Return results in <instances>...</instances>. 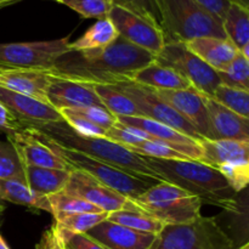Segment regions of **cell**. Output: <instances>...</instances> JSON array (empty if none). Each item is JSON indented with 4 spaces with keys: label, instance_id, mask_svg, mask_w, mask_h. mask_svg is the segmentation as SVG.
Returning <instances> with one entry per match:
<instances>
[{
    "label": "cell",
    "instance_id": "2",
    "mask_svg": "<svg viewBox=\"0 0 249 249\" xmlns=\"http://www.w3.org/2000/svg\"><path fill=\"white\" fill-rule=\"evenodd\" d=\"M143 160L163 181L198 197L203 204H212L232 213L240 208L238 194L215 168L194 160H160L151 157H143Z\"/></svg>",
    "mask_w": 249,
    "mask_h": 249
},
{
    "label": "cell",
    "instance_id": "11",
    "mask_svg": "<svg viewBox=\"0 0 249 249\" xmlns=\"http://www.w3.org/2000/svg\"><path fill=\"white\" fill-rule=\"evenodd\" d=\"M62 192L84 199L105 213H113L118 211H140L131 199L100 184L89 174L79 170H71L70 180Z\"/></svg>",
    "mask_w": 249,
    "mask_h": 249
},
{
    "label": "cell",
    "instance_id": "40",
    "mask_svg": "<svg viewBox=\"0 0 249 249\" xmlns=\"http://www.w3.org/2000/svg\"><path fill=\"white\" fill-rule=\"evenodd\" d=\"M22 129L21 122L0 102V130L9 134H14Z\"/></svg>",
    "mask_w": 249,
    "mask_h": 249
},
{
    "label": "cell",
    "instance_id": "44",
    "mask_svg": "<svg viewBox=\"0 0 249 249\" xmlns=\"http://www.w3.org/2000/svg\"><path fill=\"white\" fill-rule=\"evenodd\" d=\"M230 4H236L240 5V6L246 7V9H249V0H228Z\"/></svg>",
    "mask_w": 249,
    "mask_h": 249
},
{
    "label": "cell",
    "instance_id": "13",
    "mask_svg": "<svg viewBox=\"0 0 249 249\" xmlns=\"http://www.w3.org/2000/svg\"><path fill=\"white\" fill-rule=\"evenodd\" d=\"M117 122L125 126L139 129L150 135L157 142L173 148L194 160H201L202 148L199 141L145 117H117ZM152 140V141H153Z\"/></svg>",
    "mask_w": 249,
    "mask_h": 249
},
{
    "label": "cell",
    "instance_id": "35",
    "mask_svg": "<svg viewBox=\"0 0 249 249\" xmlns=\"http://www.w3.org/2000/svg\"><path fill=\"white\" fill-rule=\"evenodd\" d=\"M66 5L84 18H105L112 7L111 0H51Z\"/></svg>",
    "mask_w": 249,
    "mask_h": 249
},
{
    "label": "cell",
    "instance_id": "25",
    "mask_svg": "<svg viewBox=\"0 0 249 249\" xmlns=\"http://www.w3.org/2000/svg\"><path fill=\"white\" fill-rule=\"evenodd\" d=\"M0 201H7L10 203L51 213L48 197L32 191L23 179L0 180Z\"/></svg>",
    "mask_w": 249,
    "mask_h": 249
},
{
    "label": "cell",
    "instance_id": "20",
    "mask_svg": "<svg viewBox=\"0 0 249 249\" xmlns=\"http://www.w3.org/2000/svg\"><path fill=\"white\" fill-rule=\"evenodd\" d=\"M7 139L16 150L23 165L71 170L68 165L51 151V148L36 140L23 129L14 134H9Z\"/></svg>",
    "mask_w": 249,
    "mask_h": 249
},
{
    "label": "cell",
    "instance_id": "15",
    "mask_svg": "<svg viewBox=\"0 0 249 249\" xmlns=\"http://www.w3.org/2000/svg\"><path fill=\"white\" fill-rule=\"evenodd\" d=\"M46 100L56 111L79 109L87 107H99L106 109L100 97L97 96L92 84L62 78H53L48 89Z\"/></svg>",
    "mask_w": 249,
    "mask_h": 249
},
{
    "label": "cell",
    "instance_id": "46",
    "mask_svg": "<svg viewBox=\"0 0 249 249\" xmlns=\"http://www.w3.org/2000/svg\"><path fill=\"white\" fill-rule=\"evenodd\" d=\"M0 249H10L9 246H7V243L5 242L4 237L1 236V233H0Z\"/></svg>",
    "mask_w": 249,
    "mask_h": 249
},
{
    "label": "cell",
    "instance_id": "26",
    "mask_svg": "<svg viewBox=\"0 0 249 249\" xmlns=\"http://www.w3.org/2000/svg\"><path fill=\"white\" fill-rule=\"evenodd\" d=\"M108 213H77L53 215V229L63 243L75 235L87 233L90 229L107 220Z\"/></svg>",
    "mask_w": 249,
    "mask_h": 249
},
{
    "label": "cell",
    "instance_id": "33",
    "mask_svg": "<svg viewBox=\"0 0 249 249\" xmlns=\"http://www.w3.org/2000/svg\"><path fill=\"white\" fill-rule=\"evenodd\" d=\"M212 97L238 116L249 117V91L220 84Z\"/></svg>",
    "mask_w": 249,
    "mask_h": 249
},
{
    "label": "cell",
    "instance_id": "50",
    "mask_svg": "<svg viewBox=\"0 0 249 249\" xmlns=\"http://www.w3.org/2000/svg\"><path fill=\"white\" fill-rule=\"evenodd\" d=\"M0 68H2V67H1V66H0Z\"/></svg>",
    "mask_w": 249,
    "mask_h": 249
},
{
    "label": "cell",
    "instance_id": "4",
    "mask_svg": "<svg viewBox=\"0 0 249 249\" xmlns=\"http://www.w3.org/2000/svg\"><path fill=\"white\" fill-rule=\"evenodd\" d=\"M22 129L31 134L36 140L43 142L44 145L48 146L49 148H51V151L57 157H60L71 170H79V172L87 173L95 180H97L100 184L114 190L129 199L136 198L151 186L160 182L153 179H142V178L135 177L124 170L89 157L84 153L57 145L33 128L22 125Z\"/></svg>",
    "mask_w": 249,
    "mask_h": 249
},
{
    "label": "cell",
    "instance_id": "34",
    "mask_svg": "<svg viewBox=\"0 0 249 249\" xmlns=\"http://www.w3.org/2000/svg\"><path fill=\"white\" fill-rule=\"evenodd\" d=\"M23 179L24 165L22 164L14 146L7 141H0V180Z\"/></svg>",
    "mask_w": 249,
    "mask_h": 249
},
{
    "label": "cell",
    "instance_id": "38",
    "mask_svg": "<svg viewBox=\"0 0 249 249\" xmlns=\"http://www.w3.org/2000/svg\"><path fill=\"white\" fill-rule=\"evenodd\" d=\"M112 5L121 6L139 15L160 28V15L158 0H111ZM162 29V28H160Z\"/></svg>",
    "mask_w": 249,
    "mask_h": 249
},
{
    "label": "cell",
    "instance_id": "6",
    "mask_svg": "<svg viewBox=\"0 0 249 249\" xmlns=\"http://www.w3.org/2000/svg\"><path fill=\"white\" fill-rule=\"evenodd\" d=\"M235 242L216 216L199 215L182 224H169L156 235L148 249H233Z\"/></svg>",
    "mask_w": 249,
    "mask_h": 249
},
{
    "label": "cell",
    "instance_id": "17",
    "mask_svg": "<svg viewBox=\"0 0 249 249\" xmlns=\"http://www.w3.org/2000/svg\"><path fill=\"white\" fill-rule=\"evenodd\" d=\"M211 124V140H237L249 142L248 118L238 116L212 96L202 94Z\"/></svg>",
    "mask_w": 249,
    "mask_h": 249
},
{
    "label": "cell",
    "instance_id": "9",
    "mask_svg": "<svg viewBox=\"0 0 249 249\" xmlns=\"http://www.w3.org/2000/svg\"><path fill=\"white\" fill-rule=\"evenodd\" d=\"M68 51V36L53 40L0 44V66L49 71L56 60Z\"/></svg>",
    "mask_w": 249,
    "mask_h": 249
},
{
    "label": "cell",
    "instance_id": "10",
    "mask_svg": "<svg viewBox=\"0 0 249 249\" xmlns=\"http://www.w3.org/2000/svg\"><path fill=\"white\" fill-rule=\"evenodd\" d=\"M112 87L121 90L129 99L133 100L142 113V117H145V118L152 119L158 123L170 126V128L175 129V130L180 131V133L185 134V135L190 136L197 141L203 139L195 130L191 124L187 123L175 109H173L169 105L160 100L150 88L142 87V85H139L136 83L130 82V80L118 82Z\"/></svg>",
    "mask_w": 249,
    "mask_h": 249
},
{
    "label": "cell",
    "instance_id": "23",
    "mask_svg": "<svg viewBox=\"0 0 249 249\" xmlns=\"http://www.w3.org/2000/svg\"><path fill=\"white\" fill-rule=\"evenodd\" d=\"M130 82L153 90H184L191 88V83L179 72L156 61L134 73Z\"/></svg>",
    "mask_w": 249,
    "mask_h": 249
},
{
    "label": "cell",
    "instance_id": "41",
    "mask_svg": "<svg viewBox=\"0 0 249 249\" xmlns=\"http://www.w3.org/2000/svg\"><path fill=\"white\" fill-rule=\"evenodd\" d=\"M65 246L66 249H108L92 238H90L85 233L73 236L65 243Z\"/></svg>",
    "mask_w": 249,
    "mask_h": 249
},
{
    "label": "cell",
    "instance_id": "36",
    "mask_svg": "<svg viewBox=\"0 0 249 249\" xmlns=\"http://www.w3.org/2000/svg\"><path fill=\"white\" fill-rule=\"evenodd\" d=\"M105 138L124 146L125 148L135 147V146L142 143L143 141L153 140L150 135H147L143 131L135 128H130V126H125L118 122L106 131Z\"/></svg>",
    "mask_w": 249,
    "mask_h": 249
},
{
    "label": "cell",
    "instance_id": "37",
    "mask_svg": "<svg viewBox=\"0 0 249 249\" xmlns=\"http://www.w3.org/2000/svg\"><path fill=\"white\" fill-rule=\"evenodd\" d=\"M61 117L63 121L75 131L83 136H90V138H105L106 131L101 126L96 125L84 116L77 112L75 109H61Z\"/></svg>",
    "mask_w": 249,
    "mask_h": 249
},
{
    "label": "cell",
    "instance_id": "47",
    "mask_svg": "<svg viewBox=\"0 0 249 249\" xmlns=\"http://www.w3.org/2000/svg\"><path fill=\"white\" fill-rule=\"evenodd\" d=\"M237 249H249V246H248V243H245V245L243 246H241L240 248H237Z\"/></svg>",
    "mask_w": 249,
    "mask_h": 249
},
{
    "label": "cell",
    "instance_id": "21",
    "mask_svg": "<svg viewBox=\"0 0 249 249\" xmlns=\"http://www.w3.org/2000/svg\"><path fill=\"white\" fill-rule=\"evenodd\" d=\"M202 158L199 162L219 169L225 165L249 163V142L237 140L201 139Z\"/></svg>",
    "mask_w": 249,
    "mask_h": 249
},
{
    "label": "cell",
    "instance_id": "28",
    "mask_svg": "<svg viewBox=\"0 0 249 249\" xmlns=\"http://www.w3.org/2000/svg\"><path fill=\"white\" fill-rule=\"evenodd\" d=\"M223 28L238 51L249 45V9L230 4L223 17Z\"/></svg>",
    "mask_w": 249,
    "mask_h": 249
},
{
    "label": "cell",
    "instance_id": "31",
    "mask_svg": "<svg viewBox=\"0 0 249 249\" xmlns=\"http://www.w3.org/2000/svg\"><path fill=\"white\" fill-rule=\"evenodd\" d=\"M216 73L221 84L249 91V58L241 53H238L230 65Z\"/></svg>",
    "mask_w": 249,
    "mask_h": 249
},
{
    "label": "cell",
    "instance_id": "16",
    "mask_svg": "<svg viewBox=\"0 0 249 249\" xmlns=\"http://www.w3.org/2000/svg\"><path fill=\"white\" fill-rule=\"evenodd\" d=\"M53 75L36 68H0V87L48 104L46 94Z\"/></svg>",
    "mask_w": 249,
    "mask_h": 249
},
{
    "label": "cell",
    "instance_id": "19",
    "mask_svg": "<svg viewBox=\"0 0 249 249\" xmlns=\"http://www.w3.org/2000/svg\"><path fill=\"white\" fill-rule=\"evenodd\" d=\"M85 235L108 249H148L156 237L108 220L94 226Z\"/></svg>",
    "mask_w": 249,
    "mask_h": 249
},
{
    "label": "cell",
    "instance_id": "30",
    "mask_svg": "<svg viewBox=\"0 0 249 249\" xmlns=\"http://www.w3.org/2000/svg\"><path fill=\"white\" fill-rule=\"evenodd\" d=\"M107 220L125 226V228L138 231V232L155 236L164 228V224L160 223L157 219L152 218V216L147 215V214L142 213L141 211L113 212V213H108Z\"/></svg>",
    "mask_w": 249,
    "mask_h": 249
},
{
    "label": "cell",
    "instance_id": "45",
    "mask_svg": "<svg viewBox=\"0 0 249 249\" xmlns=\"http://www.w3.org/2000/svg\"><path fill=\"white\" fill-rule=\"evenodd\" d=\"M16 1H19V0H0V7L7 6V5H11Z\"/></svg>",
    "mask_w": 249,
    "mask_h": 249
},
{
    "label": "cell",
    "instance_id": "18",
    "mask_svg": "<svg viewBox=\"0 0 249 249\" xmlns=\"http://www.w3.org/2000/svg\"><path fill=\"white\" fill-rule=\"evenodd\" d=\"M0 102L23 123H53L63 121L60 112L49 104L0 87Z\"/></svg>",
    "mask_w": 249,
    "mask_h": 249
},
{
    "label": "cell",
    "instance_id": "22",
    "mask_svg": "<svg viewBox=\"0 0 249 249\" xmlns=\"http://www.w3.org/2000/svg\"><path fill=\"white\" fill-rule=\"evenodd\" d=\"M191 53L211 66L216 72L230 65L238 55V49L228 38L201 36L184 43Z\"/></svg>",
    "mask_w": 249,
    "mask_h": 249
},
{
    "label": "cell",
    "instance_id": "12",
    "mask_svg": "<svg viewBox=\"0 0 249 249\" xmlns=\"http://www.w3.org/2000/svg\"><path fill=\"white\" fill-rule=\"evenodd\" d=\"M119 36L157 56L165 44L164 34L158 26L121 6L112 5L108 15Z\"/></svg>",
    "mask_w": 249,
    "mask_h": 249
},
{
    "label": "cell",
    "instance_id": "1",
    "mask_svg": "<svg viewBox=\"0 0 249 249\" xmlns=\"http://www.w3.org/2000/svg\"><path fill=\"white\" fill-rule=\"evenodd\" d=\"M156 55L118 36L111 45L88 51H68L49 72L55 78L113 85L130 80L134 73L155 61Z\"/></svg>",
    "mask_w": 249,
    "mask_h": 249
},
{
    "label": "cell",
    "instance_id": "3",
    "mask_svg": "<svg viewBox=\"0 0 249 249\" xmlns=\"http://www.w3.org/2000/svg\"><path fill=\"white\" fill-rule=\"evenodd\" d=\"M21 125L36 129L57 145L84 153L89 157L124 170L131 175L164 182L157 173L153 172L146 164L143 157L106 138H90L80 135L75 133L65 121L45 124L21 122Z\"/></svg>",
    "mask_w": 249,
    "mask_h": 249
},
{
    "label": "cell",
    "instance_id": "8",
    "mask_svg": "<svg viewBox=\"0 0 249 249\" xmlns=\"http://www.w3.org/2000/svg\"><path fill=\"white\" fill-rule=\"evenodd\" d=\"M155 61L179 72L191 83L192 88L207 96H213L221 84L216 71L191 53L181 41H165Z\"/></svg>",
    "mask_w": 249,
    "mask_h": 249
},
{
    "label": "cell",
    "instance_id": "14",
    "mask_svg": "<svg viewBox=\"0 0 249 249\" xmlns=\"http://www.w3.org/2000/svg\"><path fill=\"white\" fill-rule=\"evenodd\" d=\"M153 90V89H152ZM160 100L169 105L191 124L203 139L211 140V124L203 96L195 88L184 90H153Z\"/></svg>",
    "mask_w": 249,
    "mask_h": 249
},
{
    "label": "cell",
    "instance_id": "48",
    "mask_svg": "<svg viewBox=\"0 0 249 249\" xmlns=\"http://www.w3.org/2000/svg\"><path fill=\"white\" fill-rule=\"evenodd\" d=\"M0 209L5 211V206H4V204H2V201H0Z\"/></svg>",
    "mask_w": 249,
    "mask_h": 249
},
{
    "label": "cell",
    "instance_id": "39",
    "mask_svg": "<svg viewBox=\"0 0 249 249\" xmlns=\"http://www.w3.org/2000/svg\"><path fill=\"white\" fill-rule=\"evenodd\" d=\"M131 152L136 153L142 157H151V158H160V160H190L186 156L177 152L173 148L163 145V143L157 142V141H143L140 145L135 147L128 148Z\"/></svg>",
    "mask_w": 249,
    "mask_h": 249
},
{
    "label": "cell",
    "instance_id": "29",
    "mask_svg": "<svg viewBox=\"0 0 249 249\" xmlns=\"http://www.w3.org/2000/svg\"><path fill=\"white\" fill-rule=\"evenodd\" d=\"M105 108L116 117H142L135 102L112 85L92 84Z\"/></svg>",
    "mask_w": 249,
    "mask_h": 249
},
{
    "label": "cell",
    "instance_id": "27",
    "mask_svg": "<svg viewBox=\"0 0 249 249\" xmlns=\"http://www.w3.org/2000/svg\"><path fill=\"white\" fill-rule=\"evenodd\" d=\"M119 36L108 17L100 18L77 40L70 43V51H88L104 49Z\"/></svg>",
    "mask_w": 249,
    "mask_h": 249
},
{
    "label": "cell",
    "instance_id": "7",
    "mask_svg": "<svg viewBox=\"0 0 249 249\" xmlns=\"http://www.w3.org/2000/svg\"><path fill=\"white\" fill-rule=\"evenodd\" d=\"M131 201L142 213L164 225L194 220L201 215L203 206L198 197L169 182H158Z\"/></svg>",
    "mask_w": 249,
    "mask_h": 249
},
{
    "label": "cell",
    "instance_id": "42",
    "mask_svg": "<svg viewBox=\"0 0 249 249\" xmlns=\"http://www.w3.org/2000/svg\"><path fill=\"white\" fill-rule=\"evenodd\" d=\"M36 249H66V246L57 236L53 226L51 225V228L43 233L40 241L36 246Z\"/></svg>",
    "mask_w": 249,
    "mask_h": 249
},
{
    "label": "cell",
    "instance_id": "43",
    "mask_svg": "<svg viewBox=\"0 0 249 249\" xmlns=\"http://www.w3.org/2000/svg\"><path fill=\"white\" fill-rule=\"evenodd\" d=\"M196 1L201 6H203L207 11L219 17L221 21H223V17L225 16L226 10L230 6V2L228 0H196Z\"/></svg>",
    "mask_w": 249,
    "mask_h": 249
},
{
    "label": "cell",
    "instance_id": "49",
    "mask_svg": "<svg viewBox=\"0 0 249 249\" xmlns=\"http://www.w3.org/2000/svg\"><path fill=\"white\" fill-rule=\"evenodd\" d=\"M2 212H4V211H2V209H0V215H1V213H2Z\"/></svg>",
    "mask_w": 249,
    "mask_h": 249
},
{
    "label": "cell",
    "instance_id": "24",
    "mask_svg": "<svg viewBox=\"0 0 249 249\" xmlns=\"http://www.w3.org/2000/svg\"><path fill=\"white\" fill-rule=\"evenodd\" d=\"M71 170L24 165V178L29 189L40 196H50L65 190Z\"/></svg>",
    "mask_w": 249,
    "mask_h": 249
},
{
    "label": "cell",
    "instance_id": "32",
    "mask_svg": "<svg viewBox=\"0 0 249 249\" xmlns=\"http://www.w3.org/2000/svg\"><path fill=\"white\" fill-rule=\"evenodd\" d=\"M51 207V214H77V213H104L101 209L92 206L89 202L80 199L78 197L71 196L65 192L50 195L48 196Z\"/></svg>",
    "mask_w": 249,
    "mask_h": 249
},
{
    "label": "cell",
    "instance_id": "5",
    "mask_svg": "<svg viewBox=\"0 0 249 249\" xmlns=\"http://www.w3.org/2000/svg\"><path fill=\"white\" fill-rule=\"evenodd\" d=\"M160 28L165 41H186L201 36L226 38L223 21L196 0H158Z\"/></svg>",
    "mask_w": 249,
    "mask_h": 249
}]
</instances>
